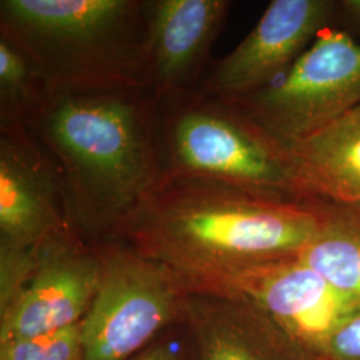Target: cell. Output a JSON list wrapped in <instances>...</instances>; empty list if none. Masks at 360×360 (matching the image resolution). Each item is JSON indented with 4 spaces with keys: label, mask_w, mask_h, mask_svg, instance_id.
<instances>
[{
    "label": "cell",
    "mask_w": 360,
    "mask_h": 360,
    "mask_svg": "<svg viewBox=\"0 0 360 360\" xmlns=\"http://www.w3.org/2000/svg\"><path fill=\"white\" fill-rule=\"evenodd\" d=\"M181 323L193 334L198 360H307L245 296L188 294Z\"/></svg>",
    "instance_id": "cell-12"
},
{
    "label": "cell",
    "mask_w": 360,
    "mask_h": 360,
    "mask_svg": "<svg viewBox=\"0 0 360 360\" xmlns=\"http://www.w3.org/2000/svg\"><path fill=\"white\" fill-rule=\"evenodd\" d=\"M0 37L49 92L144 89V0H1Z\"/></svg>",
    "instance_id": "cell-3"
},
{
    "label": "cell",
    "mask_w": 360,
    "mask_h": 360,
    "mask_svg": "<svg viewBox=\"0 0 360 360\" xmlns=\"http://www.w3.org/2000/svg\"><path fill=\"white\" fill-rule=\"evenodd\" d=\"M334 8L328 0H274L257 26L199 86L208 98L233 102L274 84L321 31Z\"/></svg>",
    "instance_id": "cell-10"
},
{
    "label": "cell",
    "mask_w": 360,
    "mask_h": 360,
    "mask_svg": "<svg viewBox=\"0 0 360 360\" xmlns=\"http://www.w3.org/2000/svg\"><path fill=\"white\" fill-rule=\"evenodd\" d=\"M349 18L360 26V0H345L340 3Z\"/></svg>",
    "instance_id": "cell-19"
},
{
    "label": "cell",
    "mask_w": 360,
    "mask_h": 360,
    "mask_svg": "<svg viewBox=\"0 0 360 360\" xmlns=\"http://www.w3.org/2000/svg\"><path fill=\"white\" fill-rule=\"evenodd\" d=\"M324 360H360V309L336 327L328 339Z\"/></svg>",
    "instance_id": "cell-17"
},
{
    "label": "cell",
    "mask_w": 360,
    "mask_h": 360,
    "mask_svg": "<svg viewBox=\"0 0 360 360\" xmlns=\"http://www.w3.org/2000/svg\"><path fill=\"white\" fill-rule=\"evenodd\" d=\"M158 104L165 175L311 202L299 187L288 147L238 105L198 90Z\"/></svg>",
    "instance_id": "cell-4"
},
{
    "label": "cell",
    "mask_w": 360,
    "mask_h": 360,
    "mask_svg": "<svg viewBox=\"0 0 360 360\" xmlns=\"http://www.w3.org/2000/svg\"><path fill=\"white\" fill-rule=\"evenodd\" d=\"M25 126L51 159L68 226L92 245L122 242L165 176L154 95L136 87L50 92Z\"/></svg>",
    "instance_id": "cell-2"
},
{
    "label": "cell",
    "mask_w": 360,
    "mask_h": 360,
    "mask_svg": "<svg viewBox=\"0 0 360 360\" xmlns=\"http://www.w3.org/2000/svg\"><path fill=\"white\" fill-rule=\"evenodd\" d=\"M229 294L254 302L307 360H324L336 327L360 309V296L338 287L299 257L247 272Z\"/></svg>",
    "instance_id": "cell-8"
},
{
    "label": "cell",
    "mask_w": 360,
    "mask_h": 360,
    "mask_svg": "<svg viewBox=\"0 0 360 360\" xmlns=\"http://www.w3.org/2000/svg\"><path fill=\"white\" fill-rule=\"evenodd\" d=\"M101 257L70 226L39 245L34 269L19 294L0 309V345L77 326L96 294Z\"/></svg>",
    "instance_id": "cell-7"
},
{
    "label": "cell",
    "mask_w": 360,
    "mask_h": 360,
    "mask_svg": "<svg viewBox=\"0 0 360 360\" xmlns=\"http://www.w3.org/2000/svg\"><path fill=\"white\" fill-rule=\"evenodd\" d=\"M287 147L307 200L360 207V104Z\"/></svg>",
    "instance_id": "cell-13"
},
{
    "label": "cell",
    "mask_w": 360,
    "mask_h": 360,
    "mask_svg": "<svg viewBox=\"0 0 360 360\" xmlns=\"http://www.w3.org/2000/svg\"><path fill=\"white\" fill-rule=\"evenodd\" d=\"M227 0H144V87L159 102L198 90Z\"/></svg>",
    "instance_id": "cell-11"
},
{
    "label": "cell",
    "mask_w": 360,
    "mask_h": 360,
    "mask_svg": "<svg viewBox=\"0 0 360 360\" xmlns=\"http://www.w3.org/2000/svg\"><path fill=\"white\" fill-rule=\"evenodd\" d=\"M319 224L316 200L165 175L122 242L167 271L188 294H229L247 272L299 257Z\"/></svg>",
    "instance_id": "cell-1"
},
{
    "label": "cell",
    "mask_w": 360,
    "mask_h": 360,
    "mask_svg": "<svg viewBox=\"0 0 360 360\" xmlns=\"http://www.w3.org/2000/svg\"><path fill=\"white\" fill-rule=\"evenodd\" d=\"M49 95L30 59L0 37V126L26 124Z\"/></svg>",
    "instance_id": "cell-15"
},
{
    "label": "cell",
    "mask_w": 360,
    "mask_h": 360,
    "mask_svg": "<svg viewBox=\"0 0 360 360\" xmlns=\"http://www.w3.org/2000/svg\"><path fill=\"white\" fill-rule=\"evenodd\" d=\"M131 360H180L176 349L169 347L166 342L153 343Z\"/></svg>",
    "instance_id": "cell-18"
},
{
    "label": "cell",
    "mask_w": 360,
    "mask_h": 360,
    "mask_svg": "<svg viewBox=\"0 0 360 360\" xmlns=\"http://www.w3.org/2000/svg\"><path fill=\"white\" fill-rule=\"evenodd\" d=\"M80 323L50 334L3 343L0 360H82Z\"/></svg>",
    "instance_id": "cell-16"
},
{
    "label": "cell",
    "mask_w": 360,
    "mask_h": 360,
    "mask_svg": "<svg viewBox=\"0 0 360 360\" xmlns=\"http://www.w3.org/2000/svg\"><path fill=\"white\" fill-rule=\"evenodd\" d=\"M96 248L101 276L80 323L82 360H131L166 327L183 322L188 292L123 242Z\"/></svg>",
    "instance_id": "cell-5"
},
{
    "label": "cell",
    "mask_w": 360,
    "mask_h": 360,
    "mask_svg": "<svg viewBox=\"0 0 360 360\" xmlns=\"http://www.w3.org/2000/svg\"><path fill=\"white\" fill-rule=\"evenodd\" d=\"M230 103L285 146L297 142L359 105L360 44L322 31L282 82Z\"/></svg>",
    "instance_id": "cell-6"
},
{
    "label": "cell",
    "mask_w": 360,
    "mask_h": 360,
    "mask_svg": "<svg viewBox=\"0 0 360 360\" xmlns=\"http://www.w3.org/2000/svg\"><path fill=\"white\" fill-rule=\"evenodd\" d=\"M319 229L299 257L328 281L360 296V207L316 200Z\"/></svg>",
    "instance_id": "cell-14"
},
{
    "label": "cell",
    "mask_w": 360,
    "mask_h": 360,
    "mask_svg": "<svg viewBox=\"0 0 360 360\" xmlns=\"http://www.w3.org/2000/svg\"><path fill=\"white\" fill-rule=\"evenodd\" d=\"M68 226L50 156L25 124L0 126V260H30Z\"/></svg>",
    "instance_id": "cell-9"
}]
</instances>
